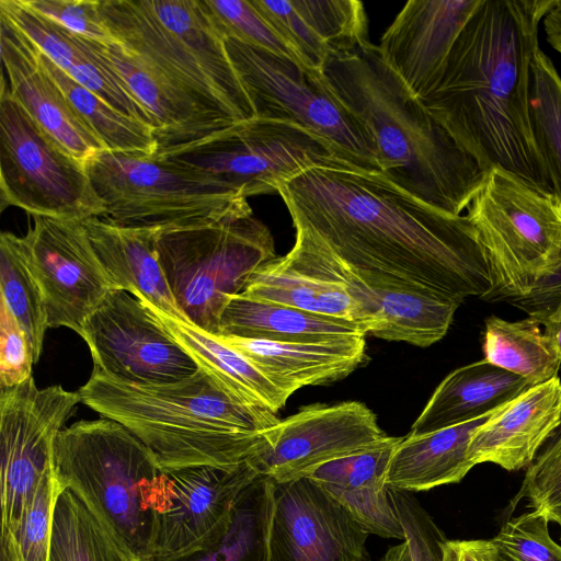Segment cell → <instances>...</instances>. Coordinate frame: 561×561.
Masks as SVG:
<instances>
[{"label":"cell","mask_w":561,"mask_h":561,"mask_svg":"<svg viewBox=\"0 0 561 561\" xmlns=\"http://www.w3.org/2000/svg\"><path fill=\"white\" fill-rule=\"evenodd\" d=\"M1 530L20 524L44 476L54 467V445L81 402L78 391L25 382L0 388Z\"/></svg>","instance_id":"obj_12"},{"label":"cell","mask_w":561,"mask_h":561,"mask_svg":"<svg viewBox=\"0 0 561 561\" xmlns=\"http://www.w3.org/2000/svg\"><path fill=\"white\" fill-rule=\"evenodd\" d=\"M82 224L115 289L128 291L162 313L186 321L159 260L160 230L122 227L103 217H92Z\"/></svg>","instance_id":"obj_27"},{"label":"cell","mask_w":561,"mask_h":561,"mask_svg":"<svg viewBox=\"0 0 561 561\" xmlns=\"http://www.w3.org/2000/svg\"><path fill=\"white\" fill-rule=\"evenodd\" d=\"M481 0H410L383 32V62L423 100L435 87L450 50Z\"/></svg>","instance_id":"obj_19"},{"label":"cell","mask_w":561,"mask_h":561,"mask_svg":"<svg viewBox=\"0 0 561 561\" xmlns=\"http://www.w3.org/2000/svg\"><path fill=\"white\" fill-rule=\"evenodd\" d=\"M33 217L22 244L44 297L48 328L65 327L81 336L85 320L114 285L82 221Z\"/></svg>","instance_id":"obj_15"},{"label":"cell","mask_w":561,"mask_h":561,"mask_svg":"<svg viewBox=\"0 0 561 561\" xmlns=\"http://www.w3.org/2000/svg\"><path fill=\"white\" fill-rule=\"evenodd\" d=\"M389 493L412 561H440L442 547L447 540L442 529L412 492L389 486Z\"/></svg>","instance_id":"obj_46"},{"label":"cell","mask_w":561,"mask_h":561,"mask_svg":"<svg viewBox=\"0 0 561 561\" xmlns=\"http://www.w3.org/2000/svg\"><path fill=\"white\" fill-rule=\"evenodd\" d=\"M81 402L118 422L153 454L163 472L190 467L232 468L261 447L276 413L245 407L202 368L169 383L134 385L93 369Z\"/></svg>","instance_id":"obj_4"},{"label":"cell","mask_w":561,"mask_h":561,"mask_svg":"<svg viewBox=\"0 0 561 561\" xmlns=\"http://www.w3.org/2000/svg\"><path fill=\"white\" fill-rule=\"evenodd\" d=\"M38 15L85 39L118 43L100 10V0H22Z\"/></svg>","instance_id":"obj_45"},{"label":"cell","mask_w":561,"mask_h":561,"mask_svg":"<svg viewBox=\"0 0 561 561\" xmlns=\"http://www.w3.org/2000/svg\"><path fill=\"white\" fill-rule=\"evenodd\" d=\"M277 193L295 229L371 288L407 287L460 305L490 290L486 256L469 218L420 201L380 173L316 167Z\"/></svg>","instance_id":"obj_1"},{"label":"cell","mask_w":561,"mask_h":561,"mask_svg":"<svg viewBox=\"0 0 561 561\" xmlns=\"http://www.w3.org/2000/svg\"><path fill=\"white\" fill-rule=\"evenodd\" d=\"M482 351L489 363L536 386L558 377L561 358L537 317L508 321L490 316L484 321Z\"/></svg>","instance_id":"obj_36"},{"label":"cell","mask_w":561,"mask_h":561,"mask_svg":"<svg viewBox=\"0 0 561 561\" xmlns=\"http://www.w3.org/2000/svg\"><path fill=\"white\" fill-rule=\"evenodd\" d=\"M322 73L370 130L386 179L420 201L459 216L488 171L430 114L368 43Z\"/></svg>","instance_id":"obj_3"},{"label":"cell","mask_w":561,"mask_h":561,"mask_svg":"<svg viewBox=\"0 0 561 561\" xmlns=\"http://www.w3.org/2000/svg\"><path fill=\"white\" fill-rule=\"evenodd\" d=\"M375 413L359 401L311 404L263 432V443L248 460L275 483L309 477L330 461L388 443Z\"/></svg>","instance_id":"obj_13"},{"label":"cell","mask_w":561,"mask_h":561,"mask_svg":"<svg viewBox=\"0 0 561 561\" xmlns=\"http://www.w3.org/2000/svg\"><path fill=\"white\" fill-rule=\"evenodd\" d=\"M440 561H499L491 540H446L442 547Z\"/></svg>","instance_id":"obj_48"},{"label":"cell","mask_w":561,"mask_h":561,"mask_svg":"<svg viewBox=\"0 0 561 561\" xmlns=\"http://www.w3.org/2000/svg\"><path fill=\"white\" fill-rule=\"evenodd\" d=\"M35 363L26 332L0 302V388L25 382L32 377V366Z\"/></svg>","instance_id":"obj_47"},{"label":"cell","mask_w":561,"mask_h":561,"mask_svg":"<svg viewBox=\"0 0 561 561\" xmlns=\"http://www.w3.org/2000/svg\"><path fill=\"white\" fill-rule=\"evenodd\" d=\"M102 49L153 117L158 149L195 141L233 124L203 110L188 94L124 45L103 44Z\"/></svg>","instance_id":"obj_26"},{"label":"cell","mask_w":561,"mask_h":561,"mask_svg":"<svg viewBox=\"0 0 561 561\" xmlns=\"http://www.w3.org/2000/svg\"><path fill=\"white\" fill-rule=\"evenodd\" d=\"M366 334L367 327L362 322L316 314L240 293L227 297L216 335L274 342H316Z\"/></svg>","instance_id":"obj_32"},{"label":"cell","mask_w":561,"mask_h":561,"mask_svg":"<svg viewBox=\"0 0 561 561\" xmlns=\"http://www.w3.org/2000/svg\"><path fill=\"white\" fill-rule=\"evenodd\" d=\"M218 337L289 396L306 386L327 385L345 378L363 363L366 351L365 336L358 335L316 342Z\"/></svg>","instance_id":"obj_25"},{"label":"cell","mask_w":561,"mask_h":561,"mask_svg":"<svg viewBox=\"0 0 561 561\" xmlns=\"http://www.w3.org/2000/svg\"><path fill=\"white\" fill-rule=\"evenodd\" d=\"M81 337L95 370L134 385L169 383L194 375L198 365L146 305L113 289L85 320Z\"/></svg>","instance_id":"obj_14"},{"label":"cell","mask_w":561,"mask_h":561,"mask_svg":"<svg viewBox=\"0 0 561 561\" xmlns=\"http://www.w3.org/2000/svg\"><path fill=\"white\" fill-rule=\"evenodd\" d=\"M144 302V301H142ZM162 327L237 402L253 409H265L277 413L290 397L273 383L252 362L218 335L198 327L162 313L156 307L144 302Z\"/></svg>","instance_id":"obj_30"},{"label":"cell","mask_w":561,"mask_h":561,"mask_svg":"<svg viewBox=\"0 0 561 561\" xmlns=\"http://www.w3.org/2000/svg\"><path fill=\"white\" fill-rule=\"evenodd\" d=\"M401 437L369 451L336 459L309 478L341 503L369 534L404 540V533L386 484L392 450Z\"/></svg>","instance_id":"obj_28"},{"label":"cell","mask_w":561,"mask_h":561,"mask_svg":"<svg viewBox=\"0 0 561 561\" xmlns=\"http://www.w3.org/2000/svg\"><path fill=\"white\" fill-rule=\"evenodd\" d=\"M157 251L186 321L215 335L227 297L277 256L270 229L253 214L159 231Z\"/></svg>","instance_id":"obj_8"},{"label":"cell","mask_w":561,"mask_h":561,"mask_svg":"<svg viewBox=\"0 0 561 561\" xmlns=\"http://www.w3.org/2000/svg\"><path fill=\"white\" fill-rule=\"evenodd\" d=\"M0 15L25 34L76 82L119 112L151 126L156 131L153 117L106 58L103 44L70 33L32 11L22 0H0Z\"/></svg>","instance_id":"obj_24"},{"label":"cell","mask_w":561,"mask_h":561,"mask_svg":"<svg viewBox=\"0 0 561 561\" xmlns=\"http://www.w3.org/2000/svg\"><path fill=\"white\" fill-rule=\"evenodd\" d=\"M41 57L71 106L101 139L106 150L156 154L158 142L151 126L119 112L101 96L76 82L42 51Z\"/></svg>","instance_id":"obj_37"},{"label":"cell","mask_w":561,"mask_h":561,"mask_svg":"<svg viewBox=\"0 0 561 561\" xmlns=\"http://www.w3.org/2000/svg\"><path fill=\"white\" fill-rule=\"evenodd\" d=\"M100 10L119 44L153 66L203 110L232 123L242 122L199 61L161 24L145 0H100Z\"/></svg>","instance_id":"obj_20"},{"label":"cell","mask_w":561,"mask_h":561,"mask_svg":"<svg viewBox=\"0 0 561 561\" xmlns=\"http://www.w3.org/2000/svg\"><path fill=\"white\" fill-rule=\"evenodd\" d=\"M64 488L53 467L42 479L15 530H1L11 542L15 561H48L55 503Z\"/></svg>","instance_id":"obj_42"},{"label":"cell","mask_w":561,"mask_h":561,"mask_svg":"<svg viewBox=\"0 0 561 561\" xmlns=\"http://www.w3.org/2000/svg\"><path fill=\"white\" fill-rule=\"evenodd\" d=\"M147 7L199 61L242 121L256 117L251 98L236 71L225 37L202 0H145Z\"/></svg>","instance_id":"obj_33"},{"label":"cell","mask_w":561,"mask_h":561,"mask_svg":"<svg viewBox=\"0 0 561 561\" xmlns=\"http://www.w3.org/2000/svg\"><path fill=\"white\" fill-rule=\"evenodd\" d=\"M368 535L311 478L274 482L270 561H368Z\"/></svg>","instance_id":"obj_17"},{"label":"cell","mask_w":561,"mask_h":561,"mask_svg":"<svg viewBox=\"0 0 561 561\" xmlns=\"http://www.w3.org/2000/svg\"><path fill=\"white\" fill-rule=\"evenodd\" d=\"M490 271L485 301H516L561 268V199L501 168L467 207Z\"/></svg>","instance_id":"obj_6"},{"label":"cell","mask_w":561,"mask_h":561,"mask_svg":"<svg viewBox=\"0 0 561 561\" xmlns=\"http://www.w3.org/2000/svg\"><path fill=\"white\" fill-rule=\"evenodd\" d=\"M561 297V268L556 275L540 283L525 298L512 304L526 310L529 313L543 312L551 308Z\"/></svg>","instance_id":"obj_49"},{"label":"cell","mask_w":561,"mask_h":561,"mask_svg":"<svg viewBox=\"0 0 561 561\" xmlns=\"http://www.w3.org/2000/svg\"><path fill=\"white\" fill-rule=\"evenodd\" d=\"M529 314L537 317L541 322L545 333L552 341L561 358V297L548 310Z\"/></svg>","instance_id":"obj_50"},{"label":"cell","mask_w":561,"mask_h":561,"mask_svg":"<svg viewBox=\"0 0 561 561\" xmlns=\"http://www.w3.org/2000/svg\"><path fill=\"white\" fill-rule=\"evenodd\" d=\"M48 561H133L67 488L57 496Z\"/></svg>","instance_id":"obj_38"},{"label":"cell","mask_w":561,"mask_h":561,"mask_svg":"<svg viewBox=\"0 0 561 561\" xmlns=\"http://www.w3.org/2000/svg\"><path fill=\"white\" fill-rule=\"evenodd\" d=\"M527 468L517 499H528L531 511L549 522H561V431Z\"/></svg>","instance_id":"obj_44"},{"label":"cell","mask_w":561,"mask_h":561,"mask_svg":"<svg viewBox=\"0 0 561 561\" xmlns=\"http://www.w3.org/2000/svg\"><path fill=\"white\" fill-rule=\"evenodd\" d=\"M381 561H412L409 546L405 541L390 547Z\"/></svg>","instance_id":"obj_52"},{"label":"cell","mask_w":561,"mask_h":561,"mask_svg":"<svg viewBox=\"0 0 561 561\" xmlns=\"http://www.w3.org/2000/svg\"><path fill=\"white\" fill-rule=\"evenodd\" d=\"M248 297L366 324L375 311L371 288L306 231L291 250L261 265L248 279Z\"/></svg>","instance_id":"obj_16"},{"label":"cell","mask_w":561,"mask_h":561,"mask_svg":"<svg viewBox=\"0 0 561 561\" xmlns=\"http://www.w3.org/2000/svg\"><path fill=\"white\" fill-rule=\"evenodd\" d=\"M549 523L534 511L507 519L491 539L499 561H561V545L551 538Z\"/></svg>","instance_id":"obj_43"},{"label":"cell","mask_w":561,"mask_h":561,"mask_svg":"<svg viewBox=\"0 0 561 561\" xmlns=\"http://www.w3.org/2000/svg\"><path fill=\"white\" fill-rule=\"evenodd\" d=\"M54 470L133 561H152L168 477L138 437L107 417L76 422L56 437Z\"/></svg>","instance_id":"obj_5"},{"label":"cell","mask_w":561,"mask_h":561,"mask_svg":"<svg viewBox=\"0 0 561 561\" xmlns=\"http://www.w3.org/2000/svg\"><path fill=\"white\" fill-rule=\"evenodd\" d=\"M273 490L274 482L260 474L204 547L169 561H270Z\"/></svg>","instance_id":"obj_35"},{"label":"cell","mask_w":561,"mask_h":561,"mask_svg":"<svg viewBox=\"0 0 561 561\" xmlns=\"http://www.w3.org/2000/svg\"><path fill=\"white\" fill-rule=\"evenodd\" d=\"M559 525L561 526V522L559 523Z\"/></svg>","instance_id":"obj_54"},{"label":"cell","mask_w":561,"mask_h":561,"mask_svg":"<svg viewBox=\"0 0 561 561\" xmlns=\"http://www.w3.org/2000/svg\"><path fill=\"white\" fill-rule=\"evenodd\" d=\"M256 117L293 123L322 139L352 169L381 173L370 130L336 96L322 72L225 37Z\"/></svg>","instance_id":"obj_9"},{"label":"cell","mask_w":561,"mask_h":561,"mask_svg":"<svg viewBox=\"0 0 561 561\" xmlns=\"http://www.w3.org/2000/svg\"><path fill=\"white\" fill-rule=\"evenodd\" d=\"M529 107L535 140L561 199V76L540 48L530 67Z\"/></svg>","instance_id":"obj_40"},{"label":"cell","mask_w":561,"mask_h":561,"mask_svg":"<svg viewBox=\"0 0 561 561\" xmlns=\"http://www.w3.org/2000/svg\"><path fill=\"white\" fill-rule=\"evenodd\" d=\"M154 156L205 172L245 198L277 192L311 168L352 169L318 136L293 123L262 117L158 149Z\"/></svg>","instance_id":"obj_10"},{"label":"cell","mask_w":561,"mask_h":561,"mask_svg":"<svg viewBox=\"0 0 561 561\" xmlns=\"http://www.w3.org/2000/svg\"><path fill=\"white\" fill-rule=\"evenodd\" d=\"M531 387L484 358L450 371L436 387L409 434L417 435L489 415Z\"/></svg>","instance_id":"obj_29"},{"label":"cell","mask_w":561,"mask_h":561,"mask_svg":"<svg viewBox=\"0 0 561 561\" xmlns=\"http://www.w3.org/2000/svg\"><path fill=\"white\" fill-rule=\"evenodd\" d=\"M1 210L83 221L103 217L85 163L61 148L32 118L2 81L0 95Z\"/></svg>","instance_id":"obj_11"},{"label":"cell","mask_w":561,"mask_h":561,"mask_svg":"<svg viewBox=\"0 0 561 561\" xmlns=\"http://www.w3.org/2000/svg\"><path fill=\"white\" fill-rule=\"evenodd\" d=\"M0 56L10 92L61 148L84 163L106 150L47 71L36 45L2 15Z\"/></svg>","instance_id":"obj_21"},{"label":"cell","mask_w":561,"mask_h":561,"mask_svg":"<svg viewBox=\"0 0 561 561\" xmlns=\"http://www.w3.org/2000/svg\"><path fill=\"white\" fill-rule=\"evenodd\" d=\"M371 288V287H370ZM375 311L368 333L386 341L428 347L448 332L460 304L407 287L371 288Z\"/></svg>","instance_id":"obj_34"},{"label":"cell","mask_w":561,"mask_h":561,"mask_svg":"<svg viewBox=\"0 0 561 561\" xmlns=\"http://www.w3.org/2000/svg\"><path fill=\"white\" fill-rule=\"evenodd\" d=\"M543 30L549 45L561 55V2L545 19Z\"/></svg>","instance_id":"obj_51"},{"label":"cell","mask_w":561,"mask_h":561,"mask_svg":"<svg viewBox=\"0 0 561 561\" xmlns=\"http://www.w3.org/2000/svg\"><path fill=\"white\" fill-rule=\"evenodd\" d=\"M202 2L224 37L236 38L300 64L287 42L252 0Z\"/></svg>","instance_id":"obj_41"},{"label":"cell","mask_w":561,"mask_h":561,"mask_svg":"<svg viewBox=\"0 0 561 561\" xmlns=\"http://www.w3.org/2000/svg\"><path fill=\"white\" fill-rule=\"evenodd\" d=\"M168 504L161 514L152 561H169L202 547L228 519L239 496L260 474L249 462L165 472Z\"/></svg>","instance_id":"obj_18"},{"label":"cell","mask_w":561,"mask_h":561,"mask_svg":"<svg viewBox=\"0 0 561 561\" xmlns=\"http://www.w3.org/2000/svg\"><path fill=\"white\" fill-rule=\"evenodd\" d=\"M15 561L11 542L5 534L1 533V560Z\"/></svg>","instance_id":"obj_53"},{"label":"cell","mask_w":561,"mask_h":561,"mask_svg":"<svg viewBox=\"0 0 561 561\" xmlns=\"http://www.w3.org/2000/svg\"><path fill=\"white\" fill-rule=\"evenodd\" d=\"M0 289L1 304L26 332L37 362L48 329L46 306L25 259L22 237L9 231L0 236Z\"/></svg>","instance_id":"obj_39"},{"label":"cell","mask_w":561,"mask_h":561,"mask_svg":"<svg viewBox=\"0 0 561 561\" xmlns=\"http://www.w3.org/2000/svg\"><path fill=\"white\" fill-rule=\"evenodd\" d=\"M85 168L103 218L122 227L162 231L252 214L248 198L214 176L154 154L103 150Z\"/></svg>","instance_id":"obj_7"},{"label":"cell","mask_w":561,"mask_h":561,"mask_svg":"<svg viewBox=\"0 0 561 561\" xmlns=\"http://www.w3.org/2000/svg\"><path fill=\"white\" fill-rule=\"evenodd\" d=\"M557 0H481L433 90L430 114L481 167L501 168L553 192L535 140L530 67L539 25Z\"/></svg>","instance_id":"obj_2"},{"label":"cell","mask_w":561,"mask_h":561,"mask_svg":"<svg viewBox=\"0 0 561 561\" xmlns=\"http://www.w3.org/2000/svg\"><path fill=\"white\" fill-rule=\"evenodd\" d=\"M295 53L298 61L322 72L334 58L367 45L368 20L356 0H252Z\"/></svg>","instance_id":"obj_22"},{"label":"cell","mask_w":561,"mask_h":561,"mask_svg":"<svg viewBox=\"0 0 561 561\" xmlns=\"http://www.w3.org/2000/svg\"><path fill=\"white\" fill-rule=\"evenodd\" d=\"M561 425V380L531 386L493 412L472 433L468 458L507 471L528 468Z\"/></svg>","instance_id":"obj_23"},{"label":"cell","mask_w":561,"mask_h":561,"mask_svg":"<svg viewBox=\"0 0 561 561\" xmlns=\"http://www.w3.org/2000/svg\"><path fill=\"white\" fill-rule=\"evenodd\" d=\"M491 414L434 432L401 437L388 463L386 484L413 493L460 482L474 467L468 458L470 437Z\"/></svg>","instance_id":"obj_31"}]
</instances>
